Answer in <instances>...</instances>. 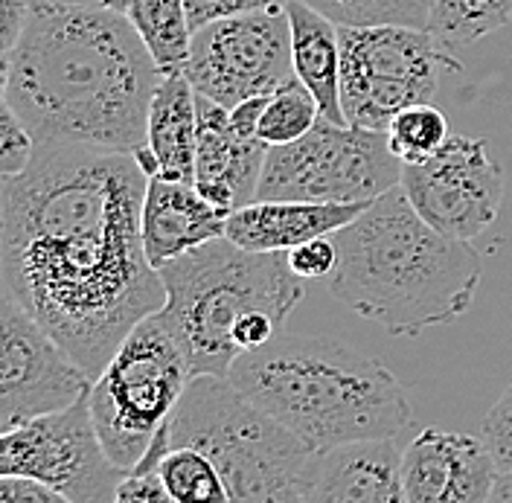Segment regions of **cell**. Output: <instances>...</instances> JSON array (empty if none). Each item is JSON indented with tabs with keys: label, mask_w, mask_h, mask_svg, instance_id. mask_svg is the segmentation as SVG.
Here are the masks:
<instances>
[{
	"label": "cell",
	"mask_w": 512,
	"mask_h": 503,
	"mask_svg": "<svg viewBox=\"0 0 512 503\" xmlns=\"http://www.w3.org/2000/svg\"><path fill=\"white\" fill-rule=\"evenodd\" d=\"M146 184L134 155L38 143L30 166L0 189L3 294L94 381L166 306L143 245Z\"/></svg>",
	"instance_id": "cell-1"
},
{
	"label": "cell",
	"mask_w": 512,
	"mask_h": 503,
	"mask_svg": "<svg viewBox=\"0 0 512 503\" xmlns=\"http://www.w3.org/2000/svg\"><path fill=\"white\" fill-rule=\"evenodd\" d=\"M158 64L126 15L105 6H32L3 56V102L35 143L134 155L146 146Z\"/></svg>",
	"instance_id": "cell-2"
},
{
	"label": "cell",
	"mask_w": 512,
	"mask_h": 503,
	"mask_svg": "<svg viewBox=\"0 0 512 503\" xmlns=\"http://www.w3.org/2000/svg\"><path fill=\"white\" fill-rule=\"evenodd\" d=\"M332 242L338 265L329 291L390 335L416 338L472 309L483 277L480 253L419 219L402 187L376 198Z\"/></svg>",
	"instance_id": "cell-3"
},
{
	"label": "cell",
	"mask_w": 512,
	"mask_h": 503,
	"mask_svg": "<svg viewBox=\"0 0 512 503\" xmlns=\"http://www.w3.org/2000/svg\"><path fill=\"white\" fill-rule=\"evenodd\" d=\"M227 381L315 451L396 440L414 422L405 387L379 358L326 335H277Z\"/></svg>",
	"instance_id": "cell-4"
},
{
	"label": "cell",
	"mask_w": 512,
	"mask_h": 503,
	"mask_svg": "<svg viewBox=\"0 0 512 503\" xmlns=\"http://www.w3.org/2000/svg\"><path fill=\"white\" fill-rule=\"evenodd\" d=\"M166 306L160 320L190 358L195 376L227 378L242 352L233 344L236 323L268 312L283 323L303 300V280L288 253H254L216 239L160 268Z\"/></svg>",
	"instance_id": "cell-5"
},
{
	"label": "cell",
	"mask_w": 512,
	"mask_h": 503,
	"mask_svg": "<svg viewBox=\"0 0 512 503\" xmlns=\"http://www.w3.org/2000/svg\"><path fill=\"white\" fill-rule=\"evenodd\" d=\"M169 445L201 448L222 472L230 503H303L320 454L216 376L192 378L169 419Z\"/></svg>",
	"instance_id": "cell-6"
},
{
	"label": "cell",
	"mask_w": 512,
	"mask_h": 503,
	"mask_svg": "<svg viewBox=\"0 0 512 503\" xmlns=\"http://www.w3.org/2000/svg\"><path fill=\"white\" fill-rule=\"evenodd\" d=\"M195 378L190 358L160 315L143 320L99 373L88 405L114 466L131 472L172 419Z\"/></svg>",
	"instance_id": "cell-7"
},
{
	"label": "cell",
	"mask_w": 512,
	"mask_h": 503,
	"mask_svg": "<svg viewBox=\"0 0 512 503\" xmlns=\"http://www.w3.org/2000/svg\"><path fill=\"white\" fill-rule=\"evenodd\" d=\"M399 181L402 163L384 131L335 126L320 117L297 143L268 149L256 201L370 204Z\"/></svg>",
	"instance_id": "cell-8"
},
{
	"label": "cell",
	"mask_w": 512,
	"mask_h": 503,
	"mask_svg": "<svg viewBox=\"0 0 512 503\" xmlns=\"http://www.w3.org/2000/svg\"><path fill=\"white\" fill-rule=\"evenodd\" d=\"M443 70L460 62L428 30L416 27H341V105L347 126L387 131L390 120L434 102Z\"/></svg>",
	"instance_id": "cell-9"
},
{
	"label": "cell",
	"mask_w": 512,
	"mask_h": 503,
	"mask_svg": "<svg viewBox=\"0 0 512 503\" xmlns=\"http://www.w3.org/2000/svg\"><path fill=\"white\" fill-rule=\"evenodd\" d=\"M126 474L96 434L88 396L0 437V477L44 483L73 503H114Z\"/></svg>",
	"instance_id": "cell-10"
},
{
	"label": "cell",
	"mask_w": 512,
	"mask_h": 503,
	"mask_svg": "<svg viewBox=\"0 0 512 503\" xmlns=\"http://www.w3.org/2000/svg\"><path fill=\"white\" fill-rule=\"evenodd\" d=\"M184 76L195 94L227 111L254 96H271L294 76L286 6L224 18L192 32Z\"/></svg>",
	"instance_id": "cell-11"
},
{
	"label": "cell",
	"mask_w": 512,
	"mask_h": 503,
	"mask_svg": "<svg viewBox=\"0 0 512 503\" xmlns=\"http://www.w3.org/2000/svg\"><path fill=\"white\" fill-rule=\"evenodd\" d=\"M402 192L419 219L457 242H472L498 219L504 169L486 140L451 134L448 146L425 163L402 166Z\"/></svg>",
	"instance_id": "cell-12"
},
{
	"label": "cell",
	"mask_w": 512,
	"mask_h": 503,
	"mask_svg": "<svg viewBox=\"0 0 512 503\" xmlns=\"http://www.w3.org/2000/svg\"><path fill=\"white\" fill-rule=\"evenodd\" d=\"M94 387L12 297L0 300V428L12 431L38 416L82 402Z\"/></svg>",
	"instance_id": "cell-13"
},
{
	"label": "cell",
	"mask_w": 512,
	"mask_h": 503,
	"mask_svg": "<svg viewBox=\"0 0 512 503\" xmlns=\"http://www.w3.org/2000/svg\"><path fill=\"white\" fill-rule=\"evenodd\" d=\"M498 474L489 445L469 434L425 428L402 448L408 503H486Z\"/></svg>",
	"instance_id": "cell-14"
},
{
	"label": "cell",
	"mask_w": 512,
	"mask_h": 503,
	"mask_svg": "<svg viewBox=\"0 0 512 503\" xmlns=\"http://www.w3.org/2000/svg\"><path fill=\"white\" fill-rule=\"evenodd\" d=\"M198 96V146L195 189L227 216L254 204L268 146L245 137L230 123V111L207 96Z\"/></svg>",
	"instance_id": "cell-15"
},
{
	"label": "cell",
	"mask_w": 512,
	"mask_h": 503,
	"mask_svg": "<svg viewBox=\"0 0 512 503\" xmlns=\"http://www.w3.org/2000/svg\"><path fill=\"white\" fill-rule=\"evenodd\" d=\"M303 503H408L402 448L396 440H370L320 451Z\"/></svg>",
	"instance_id": "cell-16"
},
{
	"label": "cell",
	"mask_w": 512,
	"mask_h": 503,
	"mask_svg": "<svg viewBox=\"0 0 512 503\" xmlns=\"http://www.w3.org/2000/svg\"><path fill=\"white\" fill-rule=\"evenodd\" d=\"M227 213L210 204L190 181L149 178L143 198V245L155 268L201 245L224 239Z\"/></svg>",
	"instance_id": "cell-17"
},
{
	"label": "cell",
	"mask_w": 512,
	"mask_h": 503,
	"mask_svg": "<svg viewBox=\"0 0 512 503\" xmlns=\"http://www.w3.org/2000/svg\"><path fill=\"white\" fill-rule=\"evenodd\" d=\"M370 204L254 201L227 216L224 239L254 253H288L312 239L335 236L341 227L358 219Z\"/></svg>",
	"instance_id": "cell-18"
},
{
	"label": "cell",
	"mask_w": 512,
	"mask_h": 503,
	"mask_svg": "<svg viewBox=\"0 0 512 503\" xmlns=\"http://www.w3.org/2000/svg\"><path fill=\"white\" fill-rule=\"evenodd\" d=\"M286 12L297 82L315 96L323 120L347 126L341 105V27L297 0H286Z\"/></svg>",
	"instance_id": "cell-19"
},
{
	"label": "cell",
	"mask_w": 512,
	"mask_h": 503,
	"mask_svg": "<svg viewBox=\"0 0 512 503\" xmlns=\"http://www.w3.org/2000/svg\"><path fill=\"white\" fill-rule=\"evenodd\" d=\"M146 146L158 158V175L169 181H195L198 96L184 73H163L149 105Z\"/></svg>",
	"instance_id": "cell-20"
},
{
	"label": "cell",
	"mask_w": 512,
	"mask_h": 503,
	"mask_svg": "<svg viewBox=\"0 0 512 503\" xmlns=\"http://www.w3.org/2000/svg\"><path fill=\"white\" fill-rule=\"evenodd\" d=\"M126 18L149 47L160 73H184L192 50V27L184 0H131Z\"/></svg>",
	"instance_id": "cell-21"
},
{
	"label": "cell",
	"mask_w": 512,
	"mask_h": 503,
	"mask_svg": "<svg viewBox=\"0 0 512 503\" xmlns=\"http://www.w3.org/2000/svg\"><path fill=\"white\" fill-rule=\"evenodd\" d=\"M512 21V0H434L428 32L446 47H472Z\"/></svg>",
	"instance_id": "cell-22"
},
{
	"label": "cell",
	"mask_w": 512,
	"mask_h": 503,
	"mask_svg": "<svg viewBox=\"0 0 512 503\" xmlns=\"http://www.w3.org/2000/svg\"><path fill=\"white\" fill-rule=\"evenodd\" d=\"M158 474L175 503H230L216 463L192 445H169L158 460Z\"/></svg>",
	"instance_id": "cell-23"
},
{
	"label": "cell",
	"mask_w": 512,
	"mask_h": 503,
	"mask_svg": "<svg viewBox=\"0 0 512 503\" xmlns=\"http://www.w3.org/2000/svg\"><path fill=\"white\" fill-rule=\"evenodd\" d=\"M384 134H387V146L393 158L402 166H416V163L431 160L434 155H440L451 140L446 114L431 102L399 111Z\"/></svg>",
	"instance_id": "cell-24"
},
{
	"label": "cell",
	"mask_w": 512,
	"mask_h": 503,
	"mask_svg": "<svg viewBox=\"0 0 512 503\" xmlns=\"http://www.w3.org/2000/svg\"><path fill=\"white\" fill-rule=\"evenodd\" d=\"M338 27H416L428 30L434 0H297Z\"/></svg>",
	"instance_id": "cell-25"
},
{
	"label": "cell",
	"mask_w": 512,
	"mask_h": 503,
	"mask_svg": "<svg viewBox=\"0 0 512 503\" xmlns=\"http://www.w3.org/2000/svg\"><path fill=\"white\" fill-rule=\"evenodd\" d=\"M320 123V108L315 96L309 94L297 79H291L280 91L268 96V105L262 111L256 137L271 146H288L306 137Z\"/></svg>",
	"instance_id": "cell-26"
},
{
	"label": "cell",
	"mask_w": 512,
	"mask_h": 503,
	"mask_svg": "<svg viewBox=\"0 0 512 503\" xmlns=\"http://www.w3.org/2000/svg\"><path fill=\"white\" fill-rule=\"evenodd\" d=\"M35 137L30 128L21 123V117L12 111L9 102L0 105V175L15 178L32 163L35 155Z\"/></svg>",
	"instance_id": "cell-27"
},
{
	"label": "cell",
	"mask_w": 512,
	"mask_h": 503,
	"mask_svg": "<svg viewBox=\"0 0 512 503\" xmlns=\"http://www.w3.org/2000/svg\"><path fill=\"white\" fill-rule=\"evenodd\" d=\"M483 442L489 445L498 472L512 474V384L483 419Z\"/></svg>",
	"instance_id": "cell-28"
},
{
	"label": "cell",
	"mask_w": 512,
	"mask_h": 503,
	"mask_svg": "<svg viewBox=\"0 0 512 503\" xmlns=\"http://www.w3.org/2000/svg\"><path fill=\"white\" fill-rule=\"evenodd\" d=\"M187 15H190L192 32L216 24L224 18H236V15H251V12H265V9H280L286 6V0H184Z\"/></svg>",
	"instance_id": "cell-29"
},
{
	"label": "cell",
	"mask_w": 512,
	"mask_h": 503,
	"mask_svg": "<svg viewBox=\"0 0 512 503\" xmlns=\"http://www.w3.org/2000/svg\"><path fill=\"white\" fill-rule=\"evenodd\" d=\"M288 265L300 280H329L338 265V248L332 236L312 239L294 251H288Z\"/></svg>",
	"instance_id": "cell-30"
},
{
	"label": "cell",
	"mask_w": 512,
	"mask_h": 503,
	"mask_svg": "<svg viewBox=\"0 0 512 503\" xmlns=\"http://www.w3.org/2000/svg\"><path fill=\"white\" fill-rule=\"evenodd\" d=\"M114 503H175V498L163 486L158 469L137 466L123 477Z\"/></svg>",
	"instance_id": "cell-31"
},
{
	"label": "cell",
	"mask_w": 512,
	"mask_h": 503,
	"mask_svg": "<svg viewBox=\"0 0 512 503\" xmlns=\"http://www.w3.org/2000/svg\"><path fill=\"white\" fill-rule=\"evenodd\" d=\"M0 503H73L56 489L27 477H0Z\"/></svg>",
	"instance_id": "cell-32"
},
{
	"label": "cell",
	"mask_w": 512,
	"mask_h": 503,
	"mask_svg": "<svg viewBox=\"0 0 512 503\" xmlns=\"http://www.w3.org/2000/svg\"><path fill=\"white\" fill-rule=\"evenodd\" d=\"M32 15L30 0H0V47H3V56H9L21 35L27 30Z\"/></svg>",
	"instance_id": "cell-33"
},
{
	"label": "cell",
	"mask_w": 512,
	"mask_h": 503,
	"mask_svg": "<svg viewBox=\"0 0 512 503\" xmlns=\"http://www.w3.org/2000/svg\"><path fill=\"white\" fill-rule=\"evenodd\" d=\"M265 105H268V96H254V99H245L242 105H236V108L230 111V123H233V128H236L239 134H245V137H256Z\"/></svg>",
	"instance_id": "cell-34"
},
{
	"label": "cell",
	"mask_w": 512,
	"mask_h": 503,
	"mask_svg": "<svg viewBox=\"0 0 512 503\" xmlns=\"http://www.w3.org/2000/svg\"><path fill=\"white\" fill-rule=\"evenodd\" d=\"M486 503H512V474H498V483Z\"/></svg>",
	"instance_id": "cell-35"
},
{
	"label": "cell",
	"mask_w": 512,
	"mask_h": 503,
	"mask_svg": "<svg viewBox=\"0 0 512 503\" xmlns=\"http://www.w3.org/2000/svg\"><path fill=\"white\" fill-rule=\"evenodd\" d=\"M32 6H99V0H30Z\"/></svg>",
	"instance_id": "cell-36"
},
{
	"label": "cell",
	"mask_w": 512,
	"mask_h": 503,
	"mask_svg": "<svg viewBox=\"0 0 512 503\" xmlns=\"http://www.w3.org/2000/svg\"><path fill=\"white\" fill-rule=\"evenodd\" d=\"M128 3H131V0H99V6H105V9H111V12H120V15H126Z\"/></svg>",
	"instance_id": "cell-37"
}]
</instances>
